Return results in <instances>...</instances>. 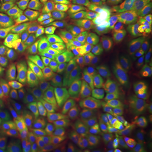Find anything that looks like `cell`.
I'll use <instances>...</instances> for the list:
<instances>
[{
	"mask_svg": "<svg viewBox=\"0 0 152 152\" xmlns=\"http://www.w3.org/2000/svg\"><path fill=\"white\" fill-rule=\"evenodd\" d=\"M149 114V110L144 104L134 99L129 103L115 111L110 116L117 127L136 125Z\"/></svg>",
	"mask_w": 152,
	"mask_h": 152,
	"instance_id": "6da1fadb",
	"label": "cell"
},
{
	"mask_svg": "<svg viewBox=\"0 0 152 152\" xmlns=\"http://www.w3.org/2000/svg\"><path fill=\"white\" fill-rule=\"evenodd\" d=\"M28 44L22 34L14 29L0 25V55L9 56L28 50Z\"/></svg>",
	"mask_w": 152,
	"mask_h": 152,
	"instance_id": "7a4b0ae2",
	"label": "cell"
},
{
	"mask_svg": "<svg viewBox=\"0 0 152 152\" xmlns=\"http://www.w3.org/2000/svg\"><path fill=\"white\" fill-rule=\"evenodd\" d=\"M41 68L19 66L13 72L7 84V89L19 96H24V90L34 79L39 77Z\"/></svg>",
	"mask_w": 152,
	"mask_h": 152,
	"instance_id": "3957f363",
	"label": "cell"
},
{
	"mask_svg": "<svg viewBox=\"0 0 152 152\" xmlns=\"http://www.w3.org/2000/svg\"><path fill=\"white\" fill-rule=\"evenodd\" d=\"M12 26L25 38L30 39L46 29L47 22L41 19L34 10L30 9L14 22Z\"/></svg>",
	"mask_w": 152,
	"mask_h": 152,
	"instance_id": "277c9868",
	"label": "cell"
},
{
	"mask_svg": "<svg viewBox=\"0 0 152 152\" xmlns=\"http://www.w3.org/2000/svg\"><path fill=\"white\" fill-rule=\"evenodd\" d=\"M33 136L34 152H53L55 132L53 126L49 121H42L34 125Z\"/></svg>",
	"mask_w": 152,
	"mask_h": 152,
	"instance_id": "5b68a950",
	"label": "cell"
},
{
	"mask_svg": "<svg viewBox=\"0 0 152 152\" xmlns=\"http://www.w3.org/2000/svg\"><path fill=\"white\" fill-rule=\"evenodd\" d=\"M48 27L49 30L57 37L58 41L61 44L68 42L75 38L81 28L80 23L64 20L59 17L52 19L49 22Z\"/></svg>",
	"mask_w": 152,
	"mask_h": 152,
	"instance_id": "8992f818",
	"label": "cell"
},
{
	"mask_svg": "<svg viewBox=\"0 0 152 152\" xmlns=\"http://www.w3.org/2000/svg\"><path fill=\"white\" fill-rule=\"evenodd\" d=\"M63 44L49 45L37 49L24 58L19 65L42 68L54 59Z\"/></svg>",
	"mask_w": 152,
	"mask_h": 152,
	"instance_id": "52a82bcc",
	"label": "cell"
},
{
	"mask_svg": "<svg viewBox=\"0 0 152 152\" xmlns=\"http://www.w3.org/2000/svg\"><path fill=\"white\" fill-rule=\"evenodd\" d=\"M117 68L131 88L137 82L147 79L150 76L149 72L132 59H121L118 62Z\"/></svg>",
	"mask_w": 152,
	"mask_h": 152,
	"instance_id": "ba28073f",
	"label": "cell"
},
{
	"mask_svg": "<svg viewBox=\"0 0 152 152\" xmlns=\"http://www.w3.org/2000/svg\"><path fill=\"white\" fill-rule=\"evenodd\" d=\"M55 95V94L49 88L48 85L44 83L41 77L31 82L24 92V96L28 97L38 106L48 104Z\"/></svg>",
	"mask_w": 152,
	"mask_h": 152,
	"instance_id": "9c48e42d",
	"label": "cell"
},
{
	"mask_svg": "<svg viewBox=\"0 0 152 152\" xmlns=\"http://www.w3.org/2000/svg\"><path fill=\"white\" fill-rule=\"evenodd\" d=\"M101 88L95 80L94 76L86 75L80 78L76 88V102L78 106L88 103L100 93Z\"/></svg>",
	"mask_w": 152,
	"mask_h": 152,
	"instance_id": "30bf717a",
	"label": "cell"
},
{
	"mask_svg": "<svg viewBox=\"0 0 152 152\" xmlns=\"http://www.w3.org/2000/svg\"><path fill=\"white\" fill-rule=\"evenodd\" d=\"M55 117L56 120L75 131L82 138L85 139L90 134L84 120L76 109L58 110Z\"/></svg>",
	"mask_w": 152,
	"mask_h": 152,
	"instance_id": "8fae6325",
	"label": "cell"
},
{
	"mask_svg": "<svg viewBox=\"0 0 152 152\" xmlns=\"http://www.w3.org/2000/svg\"><path fill=\"white\" fill-rule=\"evenodd\" d=\"M87 9L78 0H60L55 15L57 17L73 22L83 19Z\"/></svg>",
	"mask_w": 152,
	"mask_h": 152,
	"instance_id": "7c38bea8",
	"label": "cell"
},
{
	"mask_svg": "<svg viewBox=\"0 0 152 152\" xmlns=\"http://www.w3.org/2000/svg\"><path fill=\"white\" fill-rule=\"evenodd\" d=\"M110 6L105 2L98 1L87 8L83 19L84 28L93 27L102 25L109 19Z\"/></svg>",
	"mask_w": 152,
	"mask_h": 152,
	"instance_id": "4fadbf2b",
	"label": "cell"
},
{
	"mask_svg": "<svg viewBox=\"0 0 152 152\" xmlns=\"http://www.w3.org/2000/svg\"><path fill=\"white\" fill-rule=\"evenodd\" d=\"M56 130L66 144L73 152H87L81 136L59 121H54Z\"/></svg>",
	"mask_w": 152,
	"mask_h": 152,
	"instance_id": "5bb4252c",
	"label": "cell"
},
{
	"mask_svg": "<svg viewBox=\"0 0 152 152\" xmlns=\"http://www.w3.org/2000/svg\"><path fill=\"white\" fill-rule=\"evenodd\" d=\"M104 34L110 39L124 41L135 32L132 26L128 23L108 19L103 25Z\"/></svg>",
	"mask_w": 152,
	"mask_h": 152,
	"instance_id": "9a60e30c",
	"label": "cell"
},
{
	"mask_svg": "<svg viewBox=\"0 0 152 152\" xmlns=\"http://www.w3.org/2000/svg\"><path fill=\"white\" fill-rule=\"evenodd\" d=\"M152 132V125L147 117L137 124L129 141L127 152H139L143 142Z\"/></svg>",
	"mask_w": 152,
	"mask_h": 152,
	"instance_id": "2e32d148",
	"label": "cell"
},
{
	"mask_svg": "<svg viewBox=\"0 0 152 152\" xmlns=\"http://www.w3.org/2000/svg\"><path fill=\"white\" fill-rule=\"evenodd\" d=\"M93 74L95 80L101 88L115 85L128 86L122 76L117 71L108 68L94 69Z\"/></svg>",
	"mask_w": 152,
	"mask_h": 152,
	"instance_id": "e0dca14e",
	"label": "cell"
},
{
	"mask_svg": "<svg viewBox=\"0 0 152 152\" xmlns=\"http://www.w3.org/2000/svg\"><path fill=\"white\" fill-rule=\"evenodd\" d=\"M80 79L73 82L60 92L57 93L53 102L55 107L60 110L72 108L76 104V88Z\"/></svg>",
	"mask_w": 152,
	"mask_h": 152,
	"instance_id": "ac0fdd59",
	"label": "cell"
},
{
	"mask_svg": "<svg viewBox=\"0 0 152 152\" xmlns=\"http://www.w3.org/2000/svg\"><path fill=\"white\" fill-rule=\"evenodd\" d=\"M30 4L17 3L7 5L0 16V24L12 25L17 20L24 15L30 10Z\"/></svg>",
	"mask_w": 152,
	"mask_h": 152,
	"instance_id": "d6986e66",
	"label": "cell"
},
{
	"mask_svg": "<svg viewBox=\"0 0 152 152\" xmlns=\"http://www.w3.org/2000/svg\"><path fill=\"white\" fill-rule=\"evenodd\" d=\"M80 50L73 42H66L62 45L54 58L58 67L71 66L80 53Z\"/></svg>",
	"mask_w": 152,
	"mask_h": 152,
	"instance_id": "ffe728a7",
	"label": "cell"
},
{
	"mask_svg": "<svg viewBox=\"0 0 152 152\" xmlns=\"http://www.w3.org/2000/svg\"><path fill=\"white\" fill-rule=\"evenodd\" d=\"M12 152H32V135L29 127L24 126L18 131L12 142Z\"/></svg>",
	"mask_w": 152,
	"mask_h": 152,
	"instance_id": "44dd1931",
	"label": "cell"
},
{
	"mask_svg": "<svg viewBox=\"0 0 152 152\" xmlns=\"http://www.w3.org/2000/svg\"><path fill=\"white\" fill-rule=\"evenodd\" d=\"M136 49L134 45L128 41L113 42L106 43L98 49L89 51L90 53L98 52H108L113 55L120 56H127L131 55Z\"/></svg>",
	"mask_w": 152,
	"mask_h": 152,
	"instance_id": "7402d4cb",
	"label": "cell"
},
{
	"mask_svg": "<svg viewBox=\"0 0 152 152\" xmlns=\"http://www.w3.org/2000/svg\"><path fill=\"white\" fill-rule=\"evenodd\" d=\"M32 52V50L29 49L14 55L0 56V76L7 77L11 76L23 59Z\"/></svg>",
	"mask_w": 152,
	"mask_h": 152,
	"instance_id": "603a6c76",
	"label": "cell"
},
{
	"mask_svg": "<svg viewBox=\"0 0 152 152\" xmlns=\"http://www.w3.org/2000/svg\"><path fill=\"white\" fill-rule=\"evenodd\" d=\"M132 100V98H130L125 100H117L107 97L100 93L87 104L96 105L99 108L110 112L112 114L115 111L129 103Z\"/></svg>",
	"mask_w": 152,
	"mask_h": 152,
	"instance_id": "cb8c5ba5",
	"label": "cell"
},
{
	"mask_svg": "<svg viewBox=\"0 0 152 152\" xmlns=\"http://www.w3.org/2000/svg\"><path fill=\"white\" fill-rule=\"evenodd\" d=\"M141 9H130L112 6L109 12V19L117 22L132 24L135 22Z\"/></svg>",
	"mask_w": 152,
	"mask_h": 152,
	"instance_id": "d4e9b609",
	"label": "cell"
},
{
	"mask_svg": "<svg viewBox=\"0 0 152 152\" xmlns=\"http://www.w3.org/2000/svg\"><path fill=\"white\" fill-rule=\"evenodd\" d=\"M73 76L71 70L68 67H61L58 70L52 81L48 85V87L56 94L70 85L73 80Z\"/></svg>",
	"mask_w": 152,
	"mask_h": 152,
	"instance_id": "484cf974",
	"label": "cell"
},
{
	"mask_svg": "<svg viewBox=\"0 0 152 152\" xmlns=\"http://www.w3.org/2000/svg\"><path fill=\"white\" fill-rule=\"evenodd\" d=\"M60 0H39L32 5L36 13L45 21L50 20L55 14Z\"/></svg>",
	"mask_w": 152,
	"mask_h": 152,
	"instance_id": "4316f807",
	"label": "cell"
},
{
	"mask_svg": "<svg viewBox=\"0 0 152 152\" xmlns=\"http://www.w3.org/2000/svg\"><path fill=\"white\" fill-rule=\"evenodd\" d=\"M57 42H58V39L54 34L49 29H45L34 37L29 39V49L34 51L39 48Z\"/></svg>",
	"mask_w": 152,
	"mask_h": 152,
	"instance_id": "83f0119b",
	"label": "cell"
},
{
	"mask_svg": "<svg viewBox=\"0 0 152 152\" xmlns=\"http://www.w3.org/2000/svg\"><path fill=\"white\" fill-rule=\"evenodd\" d=\"M12 109L16 117L21 121L29 120L33 116V109L26 98L17 97Z\"/></svg>",
	"mask_w": 152,
	"mask_h": 152,
	"instance_id": "f1b7e54d",
	"label": "cell"
},
{
	"mask_svg": "<svg viewBox=\"0 0 152 152\" xmlns=\"http://www.w3.org/2000/svg\"><path fill=\"white\" fill-rule=\"evenodd\" d=\"M100 93L104 96L117 100H125L130 99L132 90L128 86L115 85L101 88Z\"/></svg>",
	"mask_w": 152,
	"mask_h": 152,
	"instance_id": "f546056e",
	"label": "cell"
},
{
	"mask_svg": "<svg viewBox=\"0 0 152 152\" xmlns=\"http://www.w3.org/2000/svg\"><path fill=\"white\" fill-rule=\"evenodd\" d=\"M87 152H107L110 146L99 134L92 132L84 139Z\"/></svg>",
	"mask_w": 152,
	"mask_h": 152,
	"instance_id": "4dcf8cb0",
	"label": "cell"
},
{
	"mask_svg": "<svg viewBox=\"0 0 152 152\" xmlns=\"http://www.w3.org/2000/svg\"><path fill=\"white\" fill-rule=\"evenodd\" d=\"M103 34L104 29L102 25L93 27L84 28L77 33L75 40L76 44L79 46Z\"/></svg>",
	"mask_w": 152,
	"mask_h": 152,
	"instance_id": "1f68e13d",
	"label": "cell"
},
{
	"mask_svg": "<svg viewBox=\"0 0 152 152\" xmlns=\"http://www.w3.org/2000/svg\"><path fill=\"white\" fill-rule=\"evenodd\" d=\"M131 58L149 72L150 75L152 74V50L145 48L136 49L131 54Z\"/></svg>",
	"mask_w": 152,
	"mask_h": 152,
	"instance_id": "d6a6232c",
	"label": "cell"
},
{
	"mask_svg": "<svg viewBox=\"0 0 152 152\" xmlns=\"http://www.w3.org/2000/svg\"><path fill=\"white\" fill-rule=\"evenodd\" d=\"M117 126L109 118L104 119L98 128V134L100 135L108 144H113Z\"/></svg>",
	"mask_w": 152,
	"mask_h": 152,
	"instance_id": "836d02e7",
	"label": "cell"
},
{
	"mask_svg": "<svg viewBox=\"0 0 152 152\" xmlns=\"http://www.w3.org/2000/svg\"><path fill=\"white\" fill-rule=\"evenodd\" d=\"M135 127L131 125L124 126L118 127L114 138V147L122 148L129 142L132 135Z\"/></svg>",
	"mask_w": 152,
	"mask_h": 152,
	"instance_id": "e575fe53",
	"label": "cell"
},
{
	"mask_svg": "<svg viewBox=\"0 0 152 152\" xmlns=\"http://www.w3.org/2000/svg\"><path fill=\"white\" fill-rule=\"evenodd\" d=\"M113 55L108 52H98L92 55L89 59V65L94 68L102 69L107 68Z\"/></svg>",
	"mask_w": 152,
	"mask_h": 152,
	"instance_id": "d590c367",
	"label": "cell"
},
{
	"mask_svg": "<svg viewBox=\"0 0 152 152\" xmlns=\"http://www.w3.org/2000/svg\"><path fill=\"white\" fill-rule=\"evenodd\" d=\"M16 126V120L12 114L0 110L1 130L5 134H11L15 131Z\"/></svg>",
	"mask_w": 152,
	"mask_h": 152,
	"instance_id": "8d00e7d4",
	"label": "cell"
},
{
	"mask_svg": "<svg viewBox=\"0 0 152 152\" xmlns=\"http://www.w3.org/2000/svg\"><path fill=\"white\" fill-rule=\"evenodd\" d=\"M17 96L14 93L7 90L0 91V110L10 111Z\"/></svg>",
	"mask_w": 152,
	"mask_h": 152,
	"instance_id": "74e56055",
	"label": "cell"
},
{
	"mask_svg": "<svg viewBox=\"0 0 152 152\" xmlns=\"http://www.w3.org/2000/svg\"><path fill=\"white\" fill-rule=\"evenodd\" d=\"M88 65V56L85 52L81 51L71 65V73L73 76H74L86 68Z\"/></svg>",
	"mask_w": 152,
	"mask_h": 152,
	"instance_id": "f35d334b",
	"label": "cell"
},
{
	"mask_svg": "<svg viewBox=\"0 0 152 152\" xmlns=\"http://www.w3.org/2000/svg\"><path fill=\"white\" fill-rule=\"evenodd\" d=\"M43 69L41 70L42 80L44 83L48 85L54 79L55 75L58 71V66L56 64L54 60L50 61L48 64L44 65Z\"/></svg>",
	"mask_w": 152,
	"mask_h": 152,
	"instance_id": "ab89813d",
	"label": "cell"
},
{
	"mask_svg": "<svg viewBox=\"0 0 152 152\" xmlns=\"http://www.w3.org/2000/svg\"><path fill=\"white\" fill-rule=\"evenodd\" d=\"M152 26V9L141 8V11L135 20V27L139 30Z\"/></svg>",
	"mask_w": 152,
	"mask_h": 152,
	"instance_id": "60d3db41",
	"label": "cell"
},
{
	"mask_svg": "<svg viewBox=\"0 0 152 152\" xmlns=\"http://www.w3.org/2000/svg\"><path fill=\"white\" fill-rule=\"evenodd\" d=\"M82 115L88 130L91 133L97 131L99 126L104 120L100 117L86 112L82 113Z\"/></svg>",
	"mask_w": 152,
	"mask_h": 152,
	"instance_id": "b9f144b4",
	"label": "cell"
},
{
	"mask_svg": "<svg viewBox=\"0 0 152 152\" xmlns=\"http://www.w3.org/2000/svg\"><path fill=\"white\" fill-rule=\"evenodd\" d=\"M110 39L105 36H101L97 38L92 39L91 40L86 42V43L79 45L78 48L82 51H91L94 50L98 49V48L104 44L108 42Z\"/></svg>",
	"mask_w": 152,
	"mask_h": 152,
	"instance_id": "7bdbcfd3",
	"label": "cell"
},
{
	"mask_svg": "<svg viewBox=\"0 0 152 152\" xmlns=\"http://www.w3.org/2000/svg\"><path fill=\"white\" fill-rule=\"evenodd\" d=\"M78 109L81 110L82 112L96 115L103 118V119L110 118L112 114L110 112L105 111L102 109L99 108L96 105L90 104H86L81 106H78Z\"/></svg>",
	"mask_w": 152,
	"mask_h": 152,
	"instance_id": "ee69618b",
	"label": "cell"
},
{
	"mask_svg": "<svg viewBox=\"0 0 152 152\" xmlns=\"http://www.w3.org/2000/svg\"><path fill=\"white\" fill-rule=\"evenodd\" d=\"M106 2L109 6L135 9L141 8V3L136 0H107Z\"/></svg>",
	"mask_w": 152,
	"mask_h": 152,
	"instance_id": "f6af8a7d",
	"label": "cell"
},
{
	"mask_svg": "<svg viewBox=\"0 0 152 152\" xmlns=\"http://www.w3.org/2000/svg\"><path fill=\"white\" fill-rule=\"evenodd\" d=\"M131 89L134 98L142 91L152 92V80L147 78V79L137 82L135 85L131 87Z\"/></svg>",
	"mask_w": 152,
	"mask_h": 152,
	"instance_id": "bcb514c9",
	"label": "cell"
},
{
	"mask_svg": "<svg viewBox=\"0 0 152 152\" xmlns=\"http://www.w3.org/2000/svg\"><path fill=\"white\" fill-rule=\"evenodd\" d=\"M134 99L142 102L148 109L149 111L152 112V92L142 91L134 98Z\"/></svg>",
	"mask_w": 152,
	"mask_h": 152,
	"instance_id": "7dc6e473",
	"label": "cell"
},
{
	"mask_svg": "<svg viewBox=\"0 0 152 152\" xmlns=\"http://www.w3.org/2000/svg\"><path fill=\"white\" fill-rule=\"evenodd\" d=\"M53 152H73L68 147L59 135H57L55 138Z\"/></svg>",
	"mask_w": 152,
	"mask_h": 152,
	"instance_id": "c3c4849f",
	"label": "cell"
},
{
	"mask_svg": "<svg viewBox=\"0 0 152 152\" xmlns=\"http://www.w3.org/2000/svg\"><path fill=\"white\" fill-rule=\"evenodd\" d=\"M139 152H152V132L143 142Z\"/></svg>",
	"mask_w": 152,
	"mask_h": 152,
	"instance_id": "681fc988",
	"label": "cell"
},
{
	"mask_svg": "<svg viewBox=\"0 0 152 152\" xmlns=\"http://www.w3.org/2000/svg\"><path fill=\"white\" fill-rule=\"evenodd\" d=\"M10 137L0 130V152H4L8 145Z\"/></svg>",
	"mask_w": 152,
	"mask_h": 152,
	"instance_id": "f907efd6",
	"label": "cell"
},
{
	"mask_svg": "<svg viewBox=\"0 0 152 152\" xmlns=\"http://www.w3.org/2000/svg\"><path fill=\"white\" fill-rule=\"evenodd\" d=\"M138 34L142 38L147 39H152V26L139 29Z\"/></svg>",
	"mask_w": 152,
	"mask_h": 152,
	"instance_id": "816d5d0a",
	"label": "cell"
},
{
	"mask_svg": "<svg viewBox=\"0 0 152 152\" xmlns=\"http://www.w3.org/2000/svg\"><path fill=\"white\" fill-rule=\"evenodd\" d=\"M32 0H7V5H11L17 3H26L31 4Z\"/></svg>",
	"mask_w": 152,
	"mask_h": 152,
	"instance_id": "f5cc1de1",
	"label": "cell"
},
{
	"mask_svg": "<svg viewBox=\"0 0 152 152\" xmlns=\"http://www.w3.org/2000/svg\"><path fill=\"white\" fill-rule=\"evenodd\" d=\"M142 43L145 49H149L152 51V39H145V40H144Z\"/></svg>",
	"mask_w": 152,
	"mask_h": 152,
	"instance_id": "db71d44e",
	"label": "cell"
},
{
	"mask_svg": "<svg viewBox=\"0 0 152 152\" xmlns=\"http://www.w3.org/2000/svg\"><path fill=\"white\" fill-rule=\"evenodd\" d=\"M95 0H80L82 5L84 6L85 7L88 8L90 6L92 5L95 2Z\"/></svg>",
	"mask_w": 152,
	"mask_h": 152,
	"instance_id": "11a10c76",
	"label": "cell"
},
{
	"mask_svg": "<svg viewBox=\"0 0 152 152\" xmlns=\"http://www.w3.org/2000/svg\"><path fill=\"white\" fill-rule=\"evenodd\" d=\"M144 5L147 8L152 9V0H144Z\"/></svg>",
	"mask_w": 152,
	"mask_h": 152,
	"instance_id": "9f6ffc18",
	"label": "cell"
},
{
	"mask_svg": "<svg viewBox=\"0 0 152 152\" xmlns=\"http://www.w3.org/2000/svg\"><path fill=\"white\" fill-rule=\"evenodd\" d=\"M107 152H121L118 149L114 148L113 147H110V148L109 149L108 151Z\"/></svg>",
	"mask_w": 152,
	"mask_h": 152,
	"instance_id": "6f0895ef",
	"label": "cell"
},
{
	"mask_svg": "<svg viewBox=\"0 0 152 152\" xmlns=\"http://www.w3.org/2000/svg\"><path fill=\"white\" fill-rule=\"evenodd\" d=\"M0 4L2 7H5L7 6V0H0Z\"/></svg>",
	"mask_w": 152,
	"mask_h": 152,
	"instance_id": "680465c9",
	"label": "cell"
},
{
	"mask_svg": "<svg viewBox=\"0 0 152 152\" xmlns=\"http://www.w3.org/2000/svg\"><path fill=\"white\" fill-rule=\"evenodd\" d=\"M147 117L150 121V122H151V124L152 125V112H151L150 113L148 114Z\"/></svg>",
	"mask_w": 152,
	"mask_h": 152,
	"instance_id": "91938a15",
	"label": "cell"
},
{
	"mask_svg": "<svg viewBox=\"0 0 152 152\" xmlns=\"http://www.w3.org/2000/svg\"><path fill=\"white\" fill-rule=\"evenodd\" d=\"M2 11H3V9H2V6L0 5V16H1V14H2Z\"/></svg>",
	"mask_w": 152,
	"mask_h": 152,
	"instance_id": "94428289",
	"label": "cell"
},
{
	"mask_svg": "<svg viewBox=\"0 0 152 152\" xmlns=\"http://www.w3.org/2000/svg\"><path fill=\"white\" fill-rule=\"evenodd\" d=\"M148 78H149V80H152V74H151L150 76L148 77Z\"/></svg>",
	"mask_w": 152,
	"mask_h": 152,
	"instance_id": "6125c7cd",
	"label": "cell"
},
{
	"mask_svg": "<svg viewBox=\"0 0 152 152\" xmlns=\"http://www.w3.org/2000/svg\"><path fill=\"white\" fill-rule=\"evenodd\" d=\"M99 1H102V2H106L107 0H98Z\"/></svg>",
	"mask_w": 152,
	"mask_h": 152,
	"instance_id": "be15d7a7",
	"label": "cell"
},
{
	"mask_svg": "<svg viewBox=\"0 0 152 152\" xmlns=\"http://www.w3.org/2000/svg\"><path fill=\"white\" fill-rule=\"evenodd\" d=\"M32 1H39V0H32Z\"/></svg>",
	"mask_w": 152,
	"mask_h": 152,
	"instance_id": "e7e4bbea",
	"label": "cell"
},
{
	"mask_svg": "<svg viewBox=\"0 0 152 152\" xmlns=\"http://www.w3.org/2000/svg\"><path fill=\"white\" fill-rule=\"evenodd\" d=\"M136 1H140V0H136Z\"/></svg>",
	"mask_w": 152,
	"mask_h": 152,
	"instance_id": "03108f58",
	"label": "cell"
}]
</instances>
